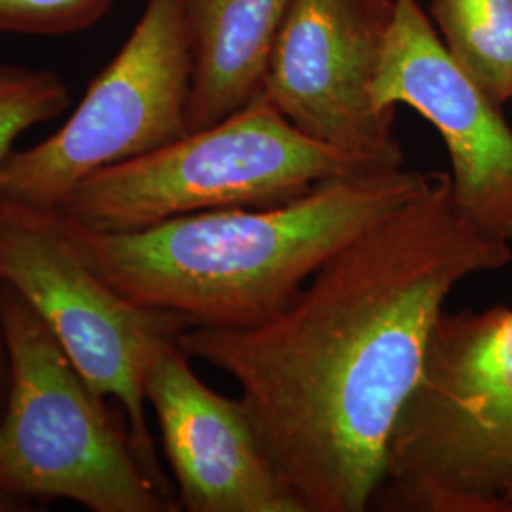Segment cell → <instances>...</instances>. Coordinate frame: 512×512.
Returning a JSON list of instances; mask_svg holds the SVG:
<instances>
[{
  "instance_id": "obj_11",
  "label": "cell",
  "mask_w": 512,
  "mask_h": 512,
  "mask_svg": "<svg viewBox=\"0 0 512 512\" xmlns=\"http://www.w3.org/2000/svg\"><path fill=\"white\" fill-rule=\"evenodd\" d=\"M293 0H186L192 38L188 133L209 128L262 90Z\"/></svg>"
},
{
  "instance_id": "obj_16",
  "label": "cell",
  "mask_w": 512,
  "mask_h": 512,
  "mask_svg": "<svg viewBox=\"0 0 512 512\" xmlns=\"http://www.w3.org/2000/svg\"><path fill=\"white\" fill-rule=\"evenodd\" d=\"M359 2L365 6L372 16L387 21L391 16V8H393L395 0H359Z\"/></svg>"
},
{
  "instance_id": "obj_6",
  "label": "cell",
  "mask_w": 512,
  "mask_h": 512,
  "mask_svg": "<svg viewBox=\"0 0 512 512\" xmlns=\"http://www.w3.org/2000/svg\"><path fill=\"white\" fill-rule=\"evenodd\" d=\"M0 277L48 323L93 393L122 404L137 458L171 494L150 435L145 384L160 351L196 327L192 319L129 300L86 264L52 211L4 200Z\"/></svg>"
},
{
  "instance_id": "obj_5",
  "label": "cell",
  "mask_w": 512,
  "mask_h": 512,
  "mask_svg": "<svg viewBox=\"0 0 512 512\" xmlns=\"http://www.w3.org/2000/svg\"><path fill=\"white\" fill-rule=\"evenodd\" d=\"M378 167L321 145L258 93L209 128L97 171L55 209L92 232H131L188 213L270 207Z\"/></svg>"
},
{
  "instance_id": "obj_8",
  "label": "cell",
  "mask_w": 512,
  "mask_h": 512,
  "mask_svg": "<svg viewBox=\"0 0 512 512\" xmlns=\"http://www.w3.org/2000/svg\"><path fill=\"white\" fill-rule=\"evenodd\" d=\"M385 23L359 0H293L260 93L313 141L397 169L395 110L378 109L372 95Z\"/></svg>"
},
{
  "instance_id": "obj_2",
  "label": "cell",
  "mask_w": 512,
  "mask_h": 512,
  "mask_svg": "<svg viewBox=\"0 0 512 512\" xmlns=\"http://www.w3.org/2000/svg\"><path fill=\"white\" fill-rule=\"evenodd\" d=\"M437 175L351 173L291 202L198 211L131 232H92L52 213L93 272L129 300L183 313L196 327L249 329L285 310L332 256Z\"/></svg>"
},
{
  "instance_id": "obj_14",
  "label": "cell",
  "mask_w": 512,
  "mask_h": 512,
  "mask_svg": "<svg viewBox=\"0 0 512 512\" xmlns=\"http://www.w3.org/2000/svg\"><path fill=\"white\" fill-rule=\"evenodd\" d=\"M116 0H0V31L71 35L95 25Z\"/></svg>"
},
{
  "instance_id": "obj_3",
  "label": "cell",
  "mask_w": 512,
  "mask_h": 512,
  "mask_svg": "<svg viewBox=\"0 0 512 512\" xmlns=\"http://www.w3.org/2000/svg\"><path fill=\"white\" fill-rule=\"evenodd\" d=\"M372 507L512 512V308L440 315Z\"/></svg>"
},
{
  "instance_id": "obj_1",
  "label": "cell",
  "mask_w": 512,
  "mask_h": 512,
  "mask_svg": "<svg viewBox=\"0 0 512 512\" xmlns=\"http://www.w3.org/2000/svg\"><path fill=\"white\" fill-rule=\"evenodd\" d=\"M512 262L452 200L450 175L368 228L293 302L249 329L192 327L179 348L234 378L304 512H363L420 382L448 296Z\"/></svg>"
},
{
  "instance_id": "obj_7",
  "label": "cell",
  "mask_w": 512,
  "mask_h": 512,
  "mask_svg": "<svg viewBox=\"0 0 512 512\" xmlns=\"http://www.w3.org/2000/svg\"><path fill=\"white\" fill-rule=\"evenodd\" d=\"M192 69L186 0H147L73 116L42 143L10 154L0 169V200L55 211L97 171L183 139Z\"/></svg>"
},
{
  "instance_id": "obj_13",
  "label": "cell",
  "mask_w": 512,
  "mask_h": 512,
  "mask_svg": "<svg viewBox=\"0 0 512 512\" xmlns=\"http://www.w3.org/2000/svg\"><path fill=\"white\" fill-rule=\"evenodd\" d=\"M69 105V88L59 74L0 63V169L25 131L59 118Z\"/></svg>"
},
{
  "instance_id": "obj_10",
  "label": "cell",
  "mask_w": 512,
  "mask_h": 512,
  "mask_svg": "<svg viewBox=\"0 0 512 512\" xmlns=\"http://www.w3.org/2000/svg\"><path fill=\"white\" fill-rule=\"evenodd\" d=\"M165 458L188 512H304L277 473L239 399L207 387L177 344L160 351L145 384Z\"/></svg>"
},
{
  "instance_id": "obj_15",
  "label": "cell",
  "mask_w": 512,
  "mask_h": 512,
  "mask_svg": "<svg viewBox=\"0 0 512 512\" xmlns=\"http://www.w3.org/2000/svg\"><path fill=\"white\" fill-rule=\"evenodd\" d=\"M0 281H2V277H0ZM8 385H10V359H8V348H6L2 317H0V410L6 401Z\"/></svg>"
},
{
  "instance_id": "obj_9",
  "label": "cell",
  "mask_w": 512,
  "mask_h": 512,
  "mask_svg": "<svg viewBox=\"0 0 512 512\" xmlns=\"http://www.w3.org/2000/svg\"><path fill=\"white\" fill-rule=\"evenodd\" d=\"M378 109L420 112L446 145L452 200L486 238L512 243V128L444 48L418 0H395L372 86Z\"/></svg>"
},
{
  "instance_id": "obj_4",
  "label": "cell",
  "mask_w": 512,
  "mask_h": 512,
  "mask_svg": "<svg viewBox=\"0 0 512 512\" xmlns=\"http://www.w3.org/2000/svg\"><path fill=\"white\" fill-rule=\"evenodd\" d=\"M10 385L0 410V511L69 499L92 512L177 511L135 454L129 429L76 370L48 323L0 281Z\"/></svg>"
},
{
  "instance_id": "obj_17",
  "label": "cell",
  "mask_w": 512,
  "mask_h": 512,
  "mask_svg": "<svg viewBox=\"0 0 512 512\" xmlns=\"http://www.w3.org/2000/svg\"><path fill=\"white\" fill-rule=\"evenodd\" d=\"M511 99H512V97H511Z\"/></svg>"
},
{
  "instance_id": "obj_12",
  "label": "cell",
  "mask_w": 512,
  "mask_h": 512,
  "mask_svg": "<svg viewBox=\"0 0 512 512\" xmlns=\"http://www.w3.org/2000/svg\"><path fill=\"white\" fill-rule=\"evenodd\" d=\"M448 54L503 109L512 97V0H431Z\"/></svg>"
}]
</instances>
